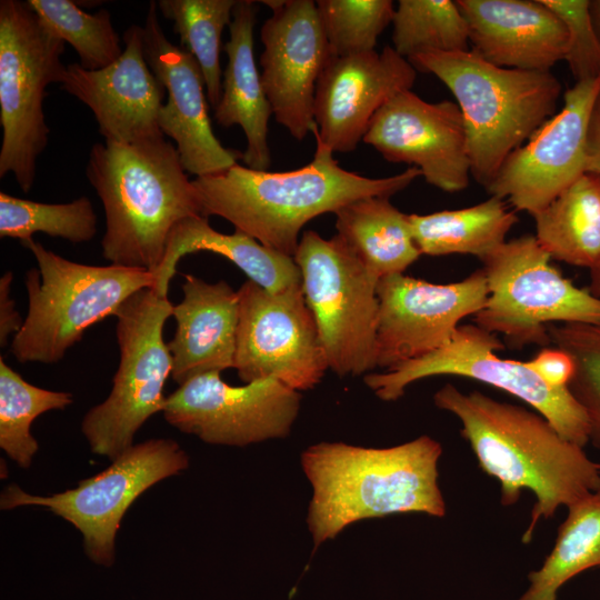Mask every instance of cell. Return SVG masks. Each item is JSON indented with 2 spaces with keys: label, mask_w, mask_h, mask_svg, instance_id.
<instances>
[{
  "label": "cell",
  "mask_w": 600,
  "mask_h": 600,
  "mask_svg": "<svg viewBox=\"0 0 600 600\" xmlns=\"http://www.w3.org/2000/svg\"><path fill=\"white\" fill-rule=\"evenodd\" d=\"M433 402L458 418L480 469L500 482L502 506L517 503L523 490L536 497L523 543L541 519L597 492L600 464L537 411L477 390L464 393L451 383L434 393Z\"/></svg>",
  "instance_id": "1"
},
{
  "label": "cell",
  "mask_w": 600,
  "mask_h": 600,
  "mask_svg": "<svg viewBox=\"0 0 600 600\" xmlns=\"http://www.w3.org/2000/svg\"><path fill=\"white\" fill-rule=\"evenodd\" d=\"M314 138L313 159L300 169L268 172L236 163L222 172L194 178L203 217L219 216L236 231L294 257L299 233L310 220L360 198H390L421 176L416 167L386 178L348 171Z\"/></svg>",
  "instance_id": "2"
},
{
  "label": "cell",
  "mask_w": 600,
  "mask_h": 600,
  "mask_svg": "<svg viewBox=\"0 0 600 600\" xmlns=\"http://www.w3.org/2000/svg\"><path fill=\"white\" fill-rule=\"evenodd\" d=\"M440 442L420 436L389 448L320 442L301 454L312 487L307 523L314 547L362 519L420 512L442 518Z\"/></svg>",
  "instance_id": "3"
},
{
  "label": "cell",
  "mask_w": 600,
  "mask_h": 600,
  "mask_svg": "<svg viewBox=\"0 0 600 600\" xmlns=\"http://www.w3.org/2000/svg\"><path fill=\"white\" fill-rule=\"evenodd\" d=\"M86 174L106 214L101 254L110 264L156 274L173 228L203 217L177 148L164 138L92 146Z\"/></svg>",
  "instance_id": "4"
},
{
  "label": "cell",
  "mask_w": 600,
  "mask_h": 600,
  "mask_svg": "<svg viewBox=\"0 0 600 600\" xmlns=\"http://www.w3.org/2000/svg\"><path fill=\"white\" fill-rule=\"evenodd\" d=\"M452 92L463 117L471 176L484 188L508 156L554 114L562 87L551 71L497 67L472 49L408 60Z\"/></svg>",
  "instance_id": "5"
},
{
  "label": "cell",
  "mask_w": 600,
  "mask_h": 600,
  "mask_svg": "<svg viewBox=\"0 0 600 600\" xmlns=\"http://www.w3.org/2000/svg\"><path fill=\"white\" fill-rule=\"evenodd\" d=\"M20 242L38 263L26 274L28 313L10 347L20 363L59 362L88 328L154 284L153 273L144 269L79 263L32 238Z\"/></svg>",
  "instance_id": "6"
},
{
  "label": "cell",
  "mask_w": 600,
  "mask_h": 600,
  "mask_svg": "<svg viewBox=\"0 0 600 600\" xmlns=\"http://www.w3.org/2000/svg\"><path fill=\"white\" fill-rule=\"evenodd\" d=\"M63 52L27 1H0V178L13 174L26 193L49 141L43 99L49 84L64 81Z\"/></svg>",
  "instance_id": "7"
},
{
  "label": "cell",
  "mask_w": 600,
  "mask_h": 600,
  "mask_svg": "<svg viewBox=\"0 0 600 600\" xmlns=\"http://www.w3.org/2000/svg\"><path fill=\"white\" fill-rule=\"evenodd\" d=\"M481 262L489 297L473 323L510 347H547L553 323H600V299L563 277L536 236L506 241Z\"/></svg>",
  "instance_id": "8"
},
{
  "label": "cell",
  "mask_w": 600,
  "mask_h": 600,
  "mask_svg": "<svg viewBox=\"0 0 600 600\" xmlns=\"http://www.w3.org/2000/svg\"><path fill=\"white\" fill-rule=\"evenodd\" d=\"M168 297L152 288L129 297L118 309L119 367L108 398L92 407L81 424L91 451L114 460L132 447L133 437L154 413L162 412L163 388L172 371L166 321L172 314Z\"/></svg>",
  "instance_id": "9"
},
{
  "label": "cell",
  "mask_w": 600,
  "mask_h": 600,
  "mask_svg": "<svg viewBox=\"0 0 600 600\" xmlns=\"http://www.w3.org/2000/svg\"><path fill=\"white\" fill-rule=\"evenodd\" d=\"M329 369L340 377L377 367L379 300L376 278L338 236L308 230L293 257Z\"/></svg>",
  "instance_id": "10"
},
{
  "label": "cell",
  "mask_w": 600,
  "mask_h": 600,
  "mask_svg": "<svg viewBox=\"0 0 600 600\" xmlns=\"http://www.w3.org/2000/svg\"><path fill=\"white\" fill-rule=\"evenodd\" d=\"M504 349L493 333L476 323L460 326L451 340L421 358L380 373H369L364 383L383 401L400 399L413 382L433 376L477 380L522 400L543 416L566 440L582 448L590 442V422L569 388L547 384L526 362L500 358Z\"/></svg>",
  "instance_id": "11"
},
{
  "label": "cell",
  "mask_w": 600,
  "mask_h": 600,
  "mask_svg": "<svg viewBox=\"0 0 600 600\" xmlns=\"http://www.w3.org/2000/svg\"><path fill=\"white\" fill-rule=\"evenodd\" d=\"M188 466L187 453L174 440L151 439L133 444L107 469L60 493L33 496L11 484L2 491L0 506L4 510L22 506L49 509L82 533L84 552L91 561L111 567L116 534L132 502L154 483Z\"/></svg>",
  "instance_id": "12"
},
{
  "label": "cell",
  "mask_w": 600,
  "mask_h": 600,
  "mask_svg": "<svg viewBox=\"0 0 600 600\" xmlns=\"http://www.w3.org/2000/svg\"><path fill=\"white\" fill-rule=\"evenodd\" d=\"M237 291L239 378L249 383L273 377L297 391L313 389L329 366L302 283L272 293L247 280Z\"/></svg>",
  "instance_id": "13"
},
{
  "label": "cell",
  "mask_w": 600,
  "mask_h": 600,
  "mask_svg": "<svg viewBox=\"0 0 600 600\" xmlns=\"http://www.w3.org/2000/svg\"><path fill=\"white\" fill-rule=\"evenodd\" d=\"M220 373L180 384L166 398V421L211 444L242 447L290 433L300 410L299 391L273 377L230 386Z\"/></svg>",
  "instance_id": "14"
},
{
  "label": "cell",
  "mask_w": 600,
  "mask_h": 600,
  "mask_svg": "<svg viewBox=\"0 0 600 600\" xmlns=\"http://www.w3.org/2000/svg\"><path fill=\"white\" fill-rule=\"evenodd\" d=\"M377 324V367L386 370L427 356L448 343L460 322L487 303L484 271L438 284L404 273L381 278Z\"/></svg>",
  "instance_id": "15"
},
{
  "label": "cell",
  "mask_w": 600,
  "mask_h": 600,
  "mask_svg": "<svg viewBox=\"0 0 600 600\" xmlns=\"http://www.w3.org/2000/svg\"><path fill=\"white\" fill-rule=\"evenodd\" d=\"M599 91L600 77L567 90L561 110L508 156L486 187L488 193L533 216L584 173L589 121Z\"/></svg>",
  "instance_id": "16"
},
{
  "label": "cell",
  "mask_w": 600,
  "mask_h": 600,
  "mask_svg": "<svg viewBox=\"0 0 600 600\" xmlns=\"http://www.w3.org/2000/svg\"><path fill=\"white\" fill-rule=\"evenodd\" d=\"M272 10L260 30L261 81L276 121L298 141L317 129L314 93L330 56L316 1H261Z\"/></svg>",
  "instance_id": "17"
},
{
  "label": "cell",
  "mask_w": 600,
  "mask_h": 600,
  "mask_svg": "<svg viewBox=\"0 0 600 600\" xmlns=\"http://www.w3.org/2000/svg\"><path fill=\"white\" fill-rule=\"evenodd\" d=\"M362 141L390 162L418 168L442 191L469 186L467 132L457 102H428L411 90L402 91L377 111Z\"/></svg>",
  "instance_id": "18"
},
{
  "label": "cell",
  "mask_w": 600,
  "mask_h": 600,
  "mask_svg": "<svg viewBox=\"0 0 600 600\" xmlns=\"http://www.w3.org/2000/svg\"><path fill=\"white\" fill-rule=\"evenodd\" d=\"M416 69L393 47L349 56H329L317 82L312 132L333 152L357 148L377 111L411 90Z\"/></svg>",
  "instance_id": "19"
},
{
  "label": "cell",
  "mask_w": 600,
  "mask_h": 600,
  "mask_svg": "<svg viewBox=\"0 0 600 600\" xmlns=\"http://www.w3.org/2000/svg\"><path fill=\"white\" fill-rule=\"evenodd\" d=\"M157 8V2L149 3L143 30L146 60L168 94L159 127L176 142L187 173L198 178L222 172L238 163L242 153L223 147L214 136L201 68L192 54L167 38Z\"/></svg>",
  "instance_id": "20"
},
{
  "label": "cell",
  "mask_w": 600,
  "mask_h": 600,
  "mask_svg": "<svg viewBox=\"0 0 600 600\" xmlns=\"http://www.w3.org/2000/svg\"><path fill=\"white\" fill-rule=\"evenodd\" d=\"M122 40V54L103 69L67 66L61 88L92 111L104 141L139 143L164 138L159 112L166 89L146 60L143 27L131 24Z\"/></svg>",
  "instance_id": "21"
},
{
  "label": "cell",
  "mask_w": 600,
  "mask_h": 600,
  "mask_svg": "<svg viewBox=\"0 0 600 600\" xmlns=\"http://www.w3.org/2000/svg\"><path fill=\"white\" fill-rule=\"evenodd\" d=\"M472 50L501 68L550 71L567 50L562 21L541 0H457Z\"/></svg>",
  "instance_id": "22"
},
{
  "label": "cell",
  "mask_w": 600,
  "mask_h": 600,
  "mask_svg": "<svg viewBox=\"0 0 600 600\" xmlns=\"http://www.w3.org/2000/svg\"><path fill=\"white\" fill-rule=\"evenodd\" d=\"M182 300L172 307L177 322L168 342L172 379L180 386L207 372L233 368L239 321L238 291L223 280L184 274Z\"/></svg>",
  "instance_id": "23"
},
{
  "label": "cell",
  "mask_w": 600,
  "mask_h": 600,
  "mask_svg": "<svg viewBox=\"0 0 600 600\" xmlns=\"http://www.w3.org/2000/svg\"><path fill=\"white\" fill-rule=\"evenodd\" d=\"M258 6L237 0L224 44L228 63L223 73L222 94L214 108V120L223 128L240 126L247 140L242 160L246 167L267 171L271 163L268 122L272 114L253 53V29Z\"/></svg>",
  "instance_id": "24"
},
{
  "label": "cell",
  "mask_w": 600,
  "mask_h": 600,
  "mask_svg": "<svg viewBox=\"0 0 600 600\" xmlns=\"http://www.w3.org/2000/svg\"><path fill=\"white\" fill-rule=\"evenodd\" d=\"M198 251H210L227 258L247 274L248 280L272 293L302 283L301 271L293 257L270 249L236 230L231 234L219 232L206 217H190L173 228L152 289L168 297L169 283L177 273L178 262L182 257Z\"/></svg>",
  "instance_id": "25"
},
{
  "label": "cell",
  "mask_w": 600,
  "mask_h": 600,
  "mask_svg": "<svg viewBox=\"0 0 600 600\" xmlns=\"http://www.w3.org/2000/svg\"><path fill=\"white\" fill-rule=\"evenodd\" d=\"M334 216L337 234L379 280L403 273L421 256L409 214L389 198H360L340 207Z\"/></svg>",
  "instance_id": "26"
},
{
  "label": "cell",
  "mask_w": 600,
  "mask_h": 600,
  "mask_svg": "<svg viewBox=\"0 0 600 600\" xmlns=\"http://www.w3.org/2000/svg\"><path fill=\"white\" fill-rule=\"evenodd\" d=\"M532 217L551 259L588 269L600 261V176L582 173Z\"/></svg>",
  "instance_id": "27"
},
{
  "label": "cell",
  "mask_w": 600,
  "mask_h": 600,
  "mask_svg": "<svg viewBox=\"0 0 600 600\" xmlns=\"http://www.w3.org/2000/svg\"><path fill=\"white\" fill-rule=\"evenodd\" d=\"M494 196L476 206L429 214H409L421 254H471L480 260L506 242L518 217Z\"/></svg>",
  "instance_id": "28"
},
{
  "label": "cell",
  "mask_w": 600,
  "mask_h": 600,
  "mask_svg": "<svg viewBox=\"0 0 600 600\" xmlns=\"http://www.w3.org/2000/svg\"><path fill=\"white\" fill-rule=\"evenodd\" d=\"M567 509L551 552L529 573V588L518 600H557L566 582L600 567V494L590 493Z\"/></svg>",
  "instance_id": "29"
},
{
  "label": "cell",
  "mask_w": 600,
  "mask_h": 600,
  "mask_svg": "<svg viewBox=\"0 0 600 600\" xmlns=\"http://www.w3.org/2000/svg\"><path fill=\"white\" fill-rule=\"evenodd\" d=\"M236 0H159L157 6L173 24L183 49L203 73L207 98L216 108L222 94L221 34L230 26Z\"/></svg>",
  "instance_id": "30"
},
{
  "label": "cell",
  "mask_w": 600,
  "mask_h": 600,
  "mask_svg": "<svg viewBox=\"0 0 600 600\" xmlns=\"http://www.w3.org/2000/svg\"><path fill=\"white\" fill-rule=\"evenodd\" d=\"M72 394L27 382L0 358V447L21 468H29L38 451L31 424L40 414L63 410Z\"/></svg>",
  "instance_id": "31"
},
{
  "label": "cell",
  "mask_w": 600,
  "mask_h": 600,
  "mask_svg": "<svg viewBox=\"0 0 600 600\" xmlns=\"http://www.w3.org/2000/svg\"><path fill=\"white\" fill-rule=\"evenodd\" d=\"M393 49L404 59L424 52L469 49V30L456 1L400 0L394 10Z\"/></svg>",
  "instance_id": "32"
},
{
  "label": "cell",
  "mask_w": 600,
  "mask_h": 600,
  "mask_svg": "<svg viewBox=\"0 0 600 600\" xmlns=\"http://www.w3.org/2000/svg\"><path fill=\"white\" fill-rule=\"evenodd\" d=\"M43 232L73 243L90 241L97 234V214L88 197L66 203H44L0 192V237L32 238Z\"/></svg>",
  "instance_id": "33"
},
{
  "label": "cell",
  "mask_w": 600,
  "mask_h": 600,
  "mask_svg": "<svg viewBox=\"0 0 600 600\" xmlns=\"http://www.w3.org/2000/svg\"><path fill=\"white\" fill-rule=\"evenodd\" d=\"M27 2L51 32L73 48L84 69H103L122 54L123 49L108 10L88 13L71 0Z\"/></svg>",
  "instance_id": "34"
},
{
  "label": "cell",
  "mask_w": 600,
  "mask_h": 600,
  "mask_svg": "<svg viewBox=\"0 0 600 600\" xmlns=\"http://www.w3.org/2000/svg\"><path fill=\"white\" fill-rule=\"evenodd\" d=\"M316 4L330 56L374 50L394 14L391 0H318Z\"/></svg>",
  "instance_id": "35"
},
{
  "label": "cell",
  "mask_w": 600,
  "mask_h": 600,
  "mask_svg": "<svg viewBox=\"0 0 600 600\" xmlns=\"http://www.w3.org/2000/svg\"><path fill=\"white\" fill-rule=\"evenodd\" d=\"M548 333L573 360L568 388L588 416L590 442L600 449V323H553Z\"/></svg>",
  "instance_id": "36"
},
{
  "label": "cell",
  "mask_w": 600,
  "mask_h": 600,
  "mask_svg": "<svg viewBox=\"0 0 600 600\" xmlns=\"http://www.w3.org/2000/svg\"><path fill=\"white\" fill-rule=\"evenodd\" d=\"M564 24L568 63L576 82L600 77V41L588 0H541Z\"/></svg>",
  "instance_id": "37"
},
{
  "label": "cell",
  "mask_w": 600,
  "mask_h": 600,
  "mask_svg": "<svg viewBox=\"0 0 600 600\" xmlns=\"http://www.w3.org/2000/svg\"><path fill=\"white\" fill-rule=\"evenodd\" d=\"M528 366L550 387L567 388L573 377L574 363L564 350L543 347Z\"/></svg>",
  "instance_id": "38"
},
{
  "label": "cell",
  "mask_w": 600,
  "mask_h": 600,
  "mask_svg": "<svg viewBox=\"0 0 600 600\" xmlns=\"http://www.w3.org/2000/svg\"><path fill=\"white\" fill-rule=\"evenodd\" d=\"M13 281V272L7 271L0 279V346L6 347L9 338L19 332L23 324V320L16 307L14 300L11 297V284Z\"/></svg>",
  "instance_id": "39"
},
{
  "label": "cell",
  "mask_w": 600,
  "mask_h": 600,
  "mask_svg": "<svg viewBox=\"0 0 600 600\" xmlns=\"http://www.w3.org/2000/svg\"><path fill=\"white\" fill-rule=\"evenodd\" d=\"M586 172H592L600 176V91L594 101L589 121Z\"/></svg>",
  "instance_id": "40"
},
{
  "label": "cell",
  "mask_w": 600,
  "mask_h": 600,
  "mask_svg": "<svg viewBox=\"0 0 600 600\" xmlns=\"http://www.w3.org/2000/svg\"><path fill=\"white\" fill-rule=\"evenodd\" d=\"M589 271L590 283L588 290L598 299H600V261L591 269H589Z\"/></svg>",
  "instance_id": "41"
},
{
  "label": "cell",
  "mask_w": 600,
  "mask_h": 600,
  "mask_svg": "<svg viewBox=\"0 0 600 600\" xmlns=\"http://www.w3.org/2000/svg\"><path fill=\"white\" fill-rule=\"evenodd\" d=\"M590 18L600 41V0L589 1Z\"/></svg>",
  "instance_id": "42"
},
{
  "label": "cell",
  "mask_w": 600,
  "mask_h": 600,
  "mask_svg": "<svg viewBox=\"0 0 600 600\" xmlns=\"http://www.w3.org/2000/svg\"><path fill=\"white\" fill-rule=\"evenodd\" d=\"M599 464H600V463H599ZM597 493H599V494H600V483H599V487H598Z\"/></svg>",
  "instance_id": "43"
}]
</instances>
